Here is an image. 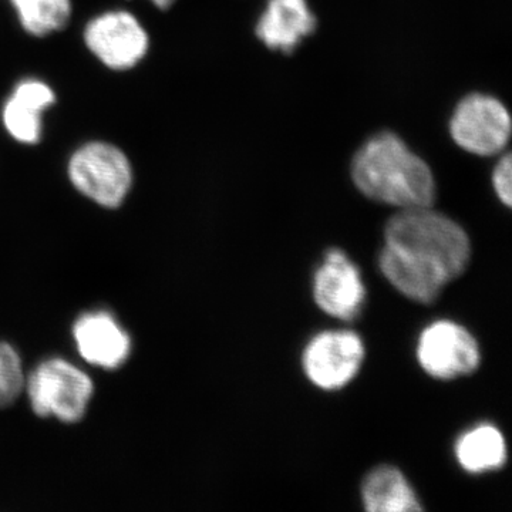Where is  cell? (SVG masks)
<instances>
[{
  "label": "cell",
  "instance_id": "277c9868",
  "mask_svg": "<svg viewBox=\"0 0 512 512\" xmlns=\"http://www.w3.org/2000/svg\"><path fill=\"white\" fill-rule=\"evenodd\" d=\"M69 177L77 191L104 208L120 207L133 184L126 154L101 141L86 144L73 154Z\"/></svg>",
  "mask_w": 512,
  "mask_h": 512
},
{
  "label": "cell",
  "instance_id": "e0dca14e",
  "mask_svg": "<svg viewBox=\"0 0 512 512\" xmlns=\"http://www.w3.org/2000/svg\"><path fill=\"white\" fill-rule=\"evenodd\" d=\"M495 194L498 195L505 207L512 204V160L511 154H505L495 165L493 173Z\"/></svg>",
  "mask_w": 512,
  "mask_h": 512
},
{
  "label": "cell",
  "instance_id": "9a60e30c",
  "mask_svg": "<svg viewBox=\"0 0 512 512\" xmlns=\"http://www.w3.org/2000/svg\"><path fill=\"white\" fill-rule=\"evenodd\" d=\"M23 29L33 36H47L62 30L72 15L70 0H10Z\"/></svg>",
  "mask_w": 512,
  "mask_h": 512
},
{
  "label": "cell",
  "instance_id": "8fae6325",
  "mask_svg": "<svg viewBox=\"0 0 512 512\" xmlns=\"http://www.w3.org/2000/svg\"><path fill=\"white\" fill-rule=\"evenodd\" d=\"M316 29L306 0H268L256 25V36L271 50L291 53Z\"/></svg>",
  "mask_w": 512,
  "mask_h": 512
},
{
  "label": "cell",
  "instance_id": "5b68a950",
  "mask_svg": "<svg viewBox=\"0 0 512 512\" xmlns=\"http://www.w3.org/2000/svg\"><path fill=\"white\" fill-rule=\"evenodd\" d=\"M457 146L480 157L497 156L511 137V117L500 100L487 94H470L458 103L450 121Z\"/></svg>",
  "mask_w": 512,
  "mask_h": 512
},
{
  "label": "cell",
  "instance_id": "ac0fdd59",
  "mask_svg": "<svg viewBox=\"0 0 512 512\" xmlns=\"http://www.w3.org/2000/svg\"><path fill=\"white\" fill-rule=\"evenodd\" d=\"M157 8L168 9L175 2V0H151Z\"/></svg>",
  "mask_w": 512,
  "mask_h": 512
},
{
  "label": "cell",
  "instance_id": "30bf717a",
  "mask_svg": "<svg viewBox=\"0 0 512 512\" xmlns=\"http://www.w3.org/2000/svg\"><path fill=\"white\" fill-rule=\"evenodd\" d=\"M74 342L87 363L114 370L127 362L131 339L111 313H84L73 326Z\"/></svg>",
  "mask_w": 512,
  "mask_h": 512
},
{
  "label": "cell",
  "instance_id": "4fadbf2b",
  "mask_svg": "<svg viewBox=\"0 0 512 512\" xmlns=\"http://www.w3.org/2000/svg\"><path fill=\"white\" fill-rule=\"evenodd\" d=\"M363 503L370 512L421 511L413 488L399 470L380 467L366 477L363 484Z\"/></svg>",
  "mask_w": 512,
  "mask_h": 512
},
{
  "label": "cell",
  "instance_id": "7c38bea8",
  "mask_svg": "<svg viewBox=\"0 0 512 512\" xmlns=\"http://www.w3.org/2000/svg\"><path fill=\"white\" fill-rule=\"evenodd\" d=\"M53 90L40 80H23L3 107V123L20 143L36 144L42 137V114L55 104Z\"/></svg>",
  "mask_w": 512,
  "mask_h": 512
},
{
  "label": "cell",
  "instance_id": "8992f818",
  "mask_svg": "<svg viewBox=\"0 0 512 512\" xmlns=\"http://www.w3.org/2000/svg\"><path fill=\"white\" fill-rule=\"evenodd\" d=\"M417 359L424 372L436 379H454L473 373L480 365L477 340L468 330L440 320L423 330L417 343Z\"/></svg>",
  "mask_w": 512,
  "mask_h": 512
},
{
  "label": "cell",
  "instance_id": "7a4b0ae2",
  "mask_svg": "<svg viewBox=\"0 0 512 512\" xmlns=\"http://www.w3.org/2000/svg\"><path fill=\"white\" fill-rule=\"evenodd\" d=\"M386 245L444 286L463 274L471 247L464 229L431 207L402 210L387 222Z\"/></svg>",
  "mask_w": 512,
  "mask_h": 512
},
{
  "label": "cell",
  "instance_id": "52a82bcc",
  "mask_svg": "<svg viewBox=\"0 0 512 512\" xmlns=\"http://www.w3.org/2000/svg\"><path fill=\"white\" fill-rule=\"evenodd\" d=\"M84 42L100 62L114 70L136 66L147 55L148 35L131 13L109 12L89 22Z\"/></svg>",
  "mask_w": 512,
  "mask_h": 512
},
{
  "label": "cell",
  "instance_id": "9c48e42d",
  "mask_svg": "<svg viewBox=\"0 0 512 512\" xmlns=\"http://www.w3.org/2000/svg\"><path fill=\"white\" fill-rule=\"evenodd\" d=\"M313 296L323 312L339 319L356 318L365 302L362 276L345 252L330 249L313 282Z\"/></svg>",
  "mask_w": 512,
  "mask_h": 512
},
{
  "label": "cell",
  "instance_id": "ba28073f",
  "mask_svg": "<svg viewBox=\"0 0 512 512\" xmlns=\"http://www.w3.org/2000/svg\"><path fill=\"white\" fill-rule=\"evenodd\" d=\"M365 359L362 339L353 332H323L303 353V369L315 386L340 389L352 382Z\"/></svg>",
  "mask_w": 512,
  "mask_h": 512
},
{
  "label": "cell",
  "instance_id": "2e32d148",
  "mask_svg": "<svg viewBox=\"0 0 512 512\" xmlns=\"http://www.w3.org/2000/svg\"><path fill=\"white\" fill-rule=\"evenodd\" d=\"M25 384L19 353L9 343L0 342V409L15 403Z\"/></svg>",
  "mask_w": 512,
  "mask_h": 512
},
{
  "label": "cell",
  "instance_id": "6da1fadb",
  "mask_svg": "<svg viewBox=\"0 0 512 512\" xmlns=\"http://www.w3.org/2000/svg\"><path fill=\"white\" fill-rule=\"evenodd\" d=\"M352 177L366 197L402 210L431 207L436 201L429 165L396 134L370 138L353 158Z\"/></svg>",
  "mask_w": 512,
  "mask_h": 512
},
{
  "label": "cell",
  "instance_id": "3957f363",
  "mask_svg": "<svg viewBox=\"0 0 512 512\" xmlns=\"http://www.w3.org/2000/svg\"><path fill=\"white\" fill-rule=\"evenodd\" d=\"M25 386L37 416L56 417L63 423L82 420L94 392L92 379L63 359L37 366Z\"/></svg>",
  "mask_w": 512,
  "mask_h": 512
},
{
  "label": "cell",
  "instance_id": "5bb4252c",
  "mask_svg": "<svg viewBox=\"0 0 512 512\" xmlns=\"http://www.w3.org/2000/svg\"><path fill=\"white\" fill-rule=\"evenodd\" d=\"M456 456L458 463L468 473L481 474L497 470L507 460L503 434L491 424H481L460 437Z\"/></svg>",
  "mask_w": 512,
  "mask_h": 512
}]
</instances>
